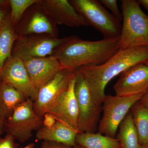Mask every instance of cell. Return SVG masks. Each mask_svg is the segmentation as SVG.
<instances>
[{
	"mask_svg": "<svg viewBox=\"0 0 148 148\" xmlns=\"http://www.w3.org/2000/svg\"><path fill=\"white\" fill-rule=\"evenodd\" d=\"M144 95H105L102 103L103 116L98 123V132L115 138L120 124L133 105L140 101Z\"/></svg>",
	"mask_w": 148,
	"mask_h": 148,
	"instance_id": "6",
	"label": "cell"
},
{
	"mask_svg": "<svg viewBox=\"0 0 148 148\" xmlns=\"http://www.w3.org/2000/svg\"><path fill=\"white\" fill-rule=\"evenodd\" d=\"M74 92L78 107V131L95 133L98 130L102 105L95 101L84 77L77 70L75 75Z\"/></svg>",
	"mask_w": 148,
	"mask_h": 148,
	"instance_id": "5",
	"label": "cell"
},
{
	"mask_svg": "<svg viewBox=\"0 0 148 148\" xmlns=\"http://www.w3.org/2000/svg\"><path fill=\"white\" fill-rule=\"evenodd\" d=\"M39 3L56 25L69 27L89 26L88 21L67 0H39Z\"/></svg>",
	"mask_w": 148,
	"mask_h": 148,
	"instance_id": "13",
	"label": "cell"
},
{
	"mask_svg": "<svg viewBox=\"0 0 148 148\" xmlns=\"http://www.w3.org/2000/svg\"><path fill=\"white\" fill-rule=\"evenodd\" d=\"M27 100L10 85L0 82V121L3 126L14 110Z\"/></svg>",
	"mask_w": 148,
	"mask_h": 148,
	"instance_id": "17",
	"label": "cell"
},
{
	"mask_svg": "<svg viewBox=\"0 0 148 148\" xmlns=\"http://www.w3.org/2000/svg\"><path fill=\"white\" fill-rule=\"evenodd\" d=\"M139 102L143 106L148 108V90L144 94Z\"/></svg>",
	"mask_w": 148,
	"mask_h": 148,
	"instance_id": "28",
	"label": "cell"
},
{
	"mask_svg": "<svg viewBox=\"0 0 148 148\" xmlns=\"http://www.w3.org/2000/svg\"><path fill=\"white\" fill-rule=\"evenodd\" d=\"M139 143L142 146L148 144V108L137 102L130 109Z\"/></svg>",
	"mask_w": 148,
	"mask_h": 148,
	"instance_id": "21",
	"label": "cell"
},
{
	"mask_svg": "<svg viewBox=\"0 0 148 148\" xmlns=\"http://www.w3.org/2000/svg\"><path fill=\"white\" fill-rule=\"evenodd\" d=\"M75 75L71 80L68 89L60 96L49 113L54 117L56 121L78 131V107L74 92Z\"/></svg>",
	"mask_w": 148,
	"mask_h": 148,
	"instance_id": "15",
	"label": "cell"
},
{
	"mask_svg": "<svg viewBox=\"0 0 148 148\" xmlns=\"http://www.w3.org/2000/svg\"><path fill=\"white\" fill-rule=\"evenodd\" d=\"M142 148H148V144L146 145L143 146Z\"/></svg>",
	"mask_w": 148,
	"mask_h": 148,
	"instance_id": "33",
	"label": "cell"
},
{
	"mask_svg": "<svg viewBox=\"0 0 148 148\" xmlns=\"http://www.w3.org/2000/svg\"><path fill=\"white\" fill-rule=\"evenodd\" d=\"M34 144H33V143H31V144H29V145H27L26 147H24V148H34Z\"/></svg>",
	"mask_w": 148,
	"mask_h": 148,
	"instance_id": "30",
	"label": "cell"
},
{
	"mask_svg": "<svg viewBox=\"0 0 148 148\" xmlns=\"http://www.w3.org/2000/svg\"><path fill=\"white\" fill-rule=\"evenodd\" d=\"M113 88L118 96L145 94L148 90V64L141 63L125 71Z\"/></svg>",
	"mask_w": 148,
	"mask_h": 148,
	"instance_id": "12",
	"label": "cell"
},
{
	"mask_svg": "<svg viewBox=\"0 0 148 148\" xmlns=\"http://www.w3.org/2000/svg\"><path fill=\"white\" fill-rule=\"evenodd\" d=\"M101 3L105 5L112 12V14L119 21L123 20L122 13L118 6L117 1L116 0H101Z\"/></svg>",
	"mask_w": 148,
	"mask_h": 148,
	"instance_id": "23",
	"label": "cell"
},
{
	"mask_svg": "<svg viewBox=\"0 0 148 148\" xmlns=\"http://www.w3.org/2000/svg\"><path fill=\"white\" fill-rule=\"evenodd\" d=\"M146 63H147V64H148V61H147V62H146Z\"/></svg>",
	"mask_w": 148,
	"mask_h": 148,
	"instance_id": "34",
	"label": "cell"
},
{
	"mask_svg": "<svg viewBox=\"0 0 148 148\" xmlns=\"http://www.w3.org/2000/svg\"><path fill=\"white\" fill-rule=\"evenodd\" d=\"M3 127V126L2 124H1V121H0V135H1L2 132Z\"/></svg>",
	"mask_w": 148,
	"mask_h": 148,
	"instance_id": "31",
	"label": "cell"
},
{
	"mask_svg": "<svg viewBox=\"0 0 148 148\" xmlns=\"http://www.w3.org/2000/svg\"><path fill=\"white\" fill-rule=\"evenodd\" d=\"M76 10L88 21L89 26L97 29L105 38H119L121 22L97 0L70 1Z\"/></svg>",
	"mask_w": 148,
	"mask_h": 148,
	"instance_id": "4",
	"label": "cell"
},
{
	"mask_svg": "<svg viewBox=\"0 0 148 148\" xmlns=\"http://www.w3.org/2000/svg\"><path fill=\"white\" fill-rule=\"evenodd\" d=\"M73 148H84L81 146L79 145H76Z\"/></svg>",
	"mask_w": 148,
	"mask_h": 148,
	"instance_id": "32",
	"label": "cell"
},
{
	"mask_svg": "<svg viewBox=\"0 0 148 148\" xmlns=\"http://www.w3.org/2000/svg\"><path fill=\"white\" fill-rule=\"evenodd\" d=\"M76 143L84 148H121L116 138L99 132H80L77 135Z\"/></svg>",
	"mask_w": 148,
	"mask_h": 148,
	"instance_id": "19",
	"label": "cell"
},
{
	"mask_svg": "<svg viewBox=\"0 0 148 148\" xmlns=\"http://www.w3.org/2000/svg\"><path fill=\"white\" fill-rule=\"evenodd\" d=\"M119 38L92 41L70 36L52 56L58 59L63 69L76 70L82 66L101 65L119 50Z\"/></svg>",
	"mask_w": 148,
	"mask_h": 148,
	"instance_id": "2",
	"label": "cell"
},
{
	"mask_svg": "<svg viewBox=\"0 0 148 148\" xmlns=\"http://www.w3.org/2000/svg\"><path fill=\"white\" fill-rule=\"evenodd\" d=\"M76 70L63 69L54 78L38 90L33 108L38 115L42 118L50 112L60 96L69 88L70 82L75 76Z\"/></svg>",
	"mask_w": 148,
	"mask_h": 148,
	"instance_id": "9",
	"label": "cell"
},
{
	"mask_svg": "<svg viewBox=\"0 0 148 148\" xmlns=\"http://www.w3.org/2000/svg\"><path fill=\"white\" fill-rule=\"evenodd\" d=\"M0 82L10 85L34 102L38 89L32 82L22 59L12 56L4 64L0 73Z\"/></svg>",
	"mask_w": 148,
	"mask_h": 148,
	"instance_id": "11",
	"label": "cell"
},
{
	"mask_svg": "<svg viewBox=\"0 0 148 148\" xmlns=\"http://www.w3.org/2000/svg\"><path fill=\"white\" fill-rule=\"evenodd\" d=\"M14 139L7 134L4 138L0 140V148H14Z\"/></svg>",
	"mask_w": 148,
	"mask_h": 148,
	"instance_id": "25",
	"label": "cell"
},
{
	"mask_svg": "<svg viewBox=\"0 0 148 148\" xmlns=\"http://www.w3.org/2000/svg\"><path fill=\"white\" fill-rule=\"evenodd\" d=\"M34 102L27 99L18 106L5 123V129L7 134L21 143L31 138L33 132L38 130L42 125V118L35 112Z\"/></svg>",
	"mask_w": 148,
	"mask_h": 148,
	"instance_id": "7",
	"label": "cell"
},
{
	"mask_svg": "<svg viewBox=\"0 0 148 148\" xmlns=\"http://www.w3.org/2000/svg\"><path fill=\"white\" fill-rule=\"evenodd\" d=\"M148 61V46L119 49L101 65L77 69L82 74L95 101L103 103L106 86L119 74L132 66Z\"/></svg>",
	"mask_w": 148,
	"mask_h": 148,
	"instance_id": "1",
	"label": "cell"
},
{
	"mask_svg": "<svg viewBox=\"0 0 148 148\" xmlns=\"http://www.w3.org/2000/svg\"><path fill=\"white\" fill-rule=\"evenodd\" d=\"M73 147H70L60 144V143L49 142V141H44L42 143L40 148H73Z\"/></svg>",
	"mask_w": 148,
	"mask_h": 148,
	"instance_id": "27",
	"label": "cell"
},
{
	"mask_svg": "<svg viewBox=\"0 0 148 148\" xmlns=\"http://www.w3.org/2000/svg\"><path fill=\"white\" fill-rule=\"evenodd\" d=\"M121 1L123 25L118 41L119 49L148 46V16L138 1Z\"/></svg>",
	"mask_w": 148,
	"mask_h": 148,
	"instance_id": "3",
	"label": "cell"
},
{
	"mask_svg": "<svg viewBox=\"0 0 148 148\" xmlns=\"http://www.w3.org/2000/svg\"><path fill=\"white\" fill-rule=\"evenodd\" d=\"M39 1L28 9L14 27L17 38L41 34L58 37L57 25L43 10Z\"/></svg>",
	"mask_w": 148,
	"mask_h": 148,
	"instance_id": "10",
	"label": "cell"
},
{
	"mask_svg": "<svg viewBox=\"0 0 148 148\" xmlns=\"http://www.w3.org/2000/svg\"><path fill=\"white\" fill-rule=\"evenodd\" d=\"M39 0H10V18L14 27L18 24L21 17L30 7Z\"/></svg>",
	"mask_w": 148,
	"mask_h": 148,
	"instance_id": "22",
	"label": "cell"
},
{
	"mask_svg": "<svg viewBox=\"0 0 148 148\" xmlns=\"http://www.w3.org/2000/svg\"><path fill=\"white\" fill-rule=\"evenodd\" d=\"M138 1L140 5L143 6L148 12V0H138Z\"/></svg>",
	"mask_w": 148,
	"mask_h": 148,
	"instance_id": "29",
	"label": "cell"
},
{
	"mask_svg": "<svg viewBox=\"0 0 148 148\" xmlns=\"http://www.w3.org/2000/svg\"><path fill=\"white\" fill-rule=\"evenodd\" d=\"M79 133L77 130L56 121L52 127L43 126L40 128L37 131L36 138L38 140L60 143L73 147L76 145V139Z\"/></svg>",
	"mask_w": 148,
	"mask_h": 148,
	"instance_id": "16",
	"label": "cell"
},
{
	"mask_svg": "<svg viewBox=\"0 0 148 148\" xmlns=\"http://www.w3.org/2000/svg\"><path fill=\"white\" fill-rule=\"evenodd\" d=\"M67 39L46 34L18 37L14 45L12 56L21 59L50 56Z\"/></svg>",
	"mask_w": 148,
	"mask_h": 148,
	"instance_id": "8",
	"label": "cell"
},
{
	"mask_svg": "<svg viewBox=\"0 0 148 148\" xmlns=\"http://www.w3.org/2000/svg\"><path fill=\"white\" fill-rule=\"evenodd\" d=\"M22 60L32 82L38 90L63 69L58 59L52 55Z\"/></svg>",
	"mask_w": 148,
	"mask_h": 148,
	"instance_id": "14",
	"label": "cell"
},
{
	"mask_svg": "<svg viewBox=\"0 0 148 148\" xmlns=\"http://www.w3.org/2000/svg\"><path fill=\"white\" fill-rule=\"evenodd\" d=\"M118 130L116 138L119 141L121 148H142L130 112L121 122Z\"/></svg>",
	"mask_w": 148,
	"mask_h": 148,
	"instance_id": "20",
	"label": "cell"
},
{
	"mask_svg": "<svg viewBox=\"0 0 148 148\" xmlns=\"http://www.w3.org/2000/svg\"><path fill=\"white\" fill-rule=\"evenodd\" d=\"M10 13L4 19L0 29V73L6 61L12 56L14 45L17 38Z\"/></svg>",
	"mask_w": 148,
	"mask_h": 148,
	"instance_id": "18",
	"label": "cell"
},
{
	"mask_svg": "<svg viewBox=\"0 0 148 148\" xmlns=\"http://www.w3.org/2000/svg\"><path fill=\"white\" fill-rule=\"evenodd\" d=\"M10 9L9 1L0 0V29L4 19L10 12Z\"/></svg>",
	"mask_w": 148,
	"mask_h": 148,
	"instance_id": "24",
	"label": "cell"
},
{
	"mask_svg": "<svg viewBox=\"0 0 148 148\" xmlns=\"http://www.w3.org/2000/svg\"><path fill=\"white\" fill-rule=\"evenodd\" d=\"M43 119V127L49 128L52 127L56 123V120L54 117L49 113L45 114Z\"/></svg>",
	"mask_w": 148,
	"mask_h": 148,
	"instance_id": "26",
	"label": "cell"
}]
</instances>
